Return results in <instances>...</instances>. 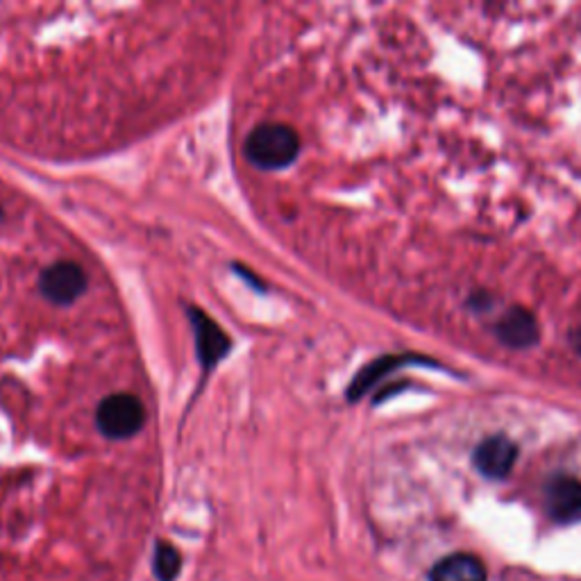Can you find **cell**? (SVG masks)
I'll return each instance as SVG.
<instances>
[{
    "mask_svg": "<svg viewBox=\"0 0 581 581\" xmlns=\"http://www.w3.org/2000/svg\"><path fill=\"white\" fill-rule=\"evenodd\" d=\"M300 153L298 132L284 123L257 126L246 139V157L264 170H280L294 164Z\"/></svg>",
    "mask_w": 581,
    "mask_h": 581,
    "instance_id": "1",
    "label": "cell"
},
{
    "mask_svg": "<svg viewBox=\"0 0 581 581\" xmlns=\"http://www.w3.org/2000/svg\"><path fill=\"white\" fill-rule=\"evenodd\" d=\"M191 325L195 332V343H198V357L202 361V368L212 370L229 351V339L227 334L218 328L216 321L208 313H202L198 307L189 309Z\"/></svg>",
    "mask_w": 581,
    "mask_h": 581,
    "instance_id": "6",
    "label": "cell"
},
{
    "mask_svg": "<svg viewBox=\"0 0 581 581\" xmlns=\"http://www.w3.org/2000/svg\"><path fill=\"white\" fill-rule=\"evenodd\" d=\"M570 345L574 347V353H577V355H581V328H574V330L570 332Z\"/></svg>",
    "mask_w": 581,
    "mask_h": 581,
    "instance_id": "11",
    "label": "cell"
},
{
    "mask_svg": "<svg viewBox=\"0 0 581 581\" xmlns=\"http://www.w3.org/2000/svg\"><path fill=\"white\" fill-rule=\"evenodd\" d=\"M145 423V406L132 393L107 395L96 410V425L111 441L130 439Z\"/></svg>",
    "mask_w": 581,
    "mask_h": 581,
    "instance_id": "2",
    "label": "cell"
},
{
    "mask_svg": "<svg viewBox=\"0 0 581 581\" xmlns=\"http://www.w3.org/2000/svg\"><path fill=\"white\" fill-rule=\"evenodd\" d=\"M545 509L561 525L581 522V479L566 475L552 477L545 486Z\"/></svg>",
    "mask_w": 581,
    "mask_h": 581,
    "instance_id": "4",
    "label": "cell"
},
{
    "mask_svg": "<svg viewBox=\"0 0 581 581\" xmlns=\"http://www.w3.org/2000/svg\"><path fill=\"white\" fill-rule=\"evenodd\" d=\"M3 221H5V212H3V208H0V225H3Z\"/></svg>",
    "mask_w": 581,
    "mask_h": 581,
    "instance_id": "12",
    "label": "cell"
},
{
    "mask_svg": "<svg viewBox=\"0 0 581 581\" xmlns=\"http://www.w3.org/2000/svg\"><path fill=\"white\" fill-rule=\"evenodd\" d=\"M416 359H420V357H416V355H395V357H384V359L372 361L368 368H364V370L355 377V382H353L351 391H347V398H351V400L355 402V400L361 398L372 384L382 382L389 372H393V370L406 366V361H416Z\"/></svg>",
    "mask_w": 581,
    "mask_h": 581,
    "instance_id": "9",
    "label": "cell"
},
{
    "mask_svg": "<svg viewBox=\"0 0 581 581\" xmlns=\"http://www.w3.org/2000/svg\"><path fill=\"white\" fill-rule=\"evenodd\" d=\"M475 469L488 479H505L518 461V446L507 436H490L475 450Z\"/></svg>",
    "mask_w": 581,
    "mask_h": 581,
    "instance_id": "5",
    "label": "cell"
},
{
    "mask_svg": "<svg viewBox=\"0 0 581 581\" xmlns=\"http://www.w3.org/2000/svg\"><path fill=\"white\" fill-rule=\"evenodd\" d=\"M86 288V273L75 261H55L39 275V290L55 305L75 303Z\"/></svg>",
    "mask_w": 581,
    "mask_h": 581,
    "instance_id": "3",
    "label": "cell"
},
{
    "mask_svg": "<svg viewBox=\"0 0 581 581\" xmlns=\"http://www.w3.org/2000/svg\"><path fill=\"white\" fill-rule=\"evenodd\" d=\"M496 334L505 345L522 351V347H532L538 341V323L530 309L513 307L502 313Z\"/></svg>",
    "mask_w": 581,
    "mask_h": 581,
    "instance_id": "7",
    "label": "cell"
},
{
    "mask_svg": "<svg viewBox=\"0 0 581 581\" xmlns=\"http://www.w3.org/2000/svg\"><path fill=\"white\" fill-rule=\"evenodd\" d=\"M429 581H486V568L475 555H452L434 566Z\"/></svg>",
    "mask_w": 581,
    "mask_h": 581,
    "instance_id": "8",
    "label": "cell"
},
{
    "mask_svg": "<svg viewBox=\"0 0 581 581\" xmlns=\"http://www.w3.org/2000/svg\"><path fill=\"white\" fill-rule=\"evenodd\" d=\"M155 574L159 577V581H176L182 568V557L180 552L173 547L166 541H159L155 547Z\"/></svg>",
    "mask_w": 581,
    "mask_h": 581,
    "instance_id": "10",
    "label": "cell"
}]
</instances>
